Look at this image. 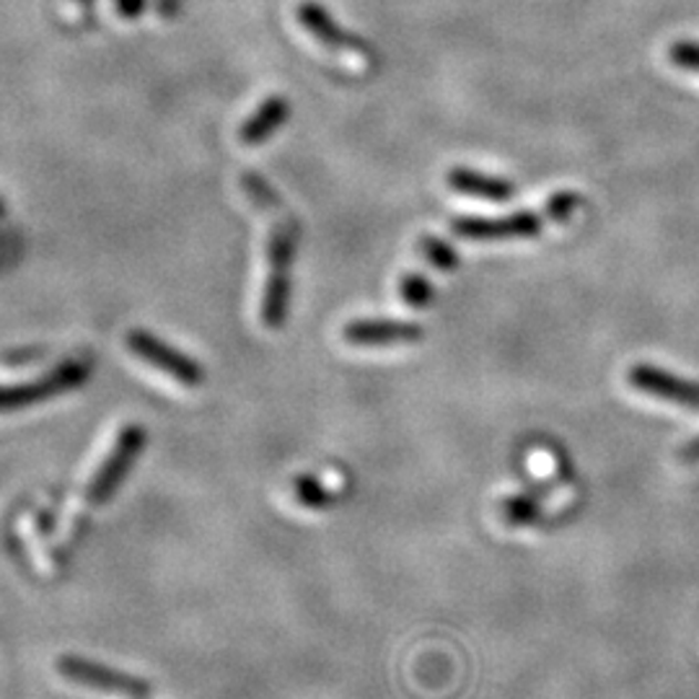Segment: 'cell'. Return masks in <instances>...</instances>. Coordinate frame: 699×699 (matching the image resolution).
<instances>
[{
    "mask_svg": "<svg viewBox=\"0 0 699 699\" xmlns=\"http://www.w3.org/2000/svg\"><path fill=\"white\" fill-rule=\"evenodd\" d=\"M298 244V226L294 220L273 223L267 239V280L263 294V325L267 329H280L286 325L290 304V270H294Z\"/></svg>",
    "mask_w": 699,
    "mask_h": 699,
    "instance_id": "6da1fadb",
    "label": "cell"
},
{
    "mask_svg": "<svg viewBox=\"0 0 699 699\" xmlns=\"http://www.w3.org/2000/svg\"><path fill=\"white\" fill-rule=\"evenodd\" d=\"M91 360L79 358L60 363L55 371L40 376V381L32 383H17V387H0V414L3 412H19L29 407L50 402L52 397L68 394V391L81 389L91 376Z\"/></svg>",
    "mask_w": 699,
    "mask_h": 699,
    "instance_id": "7a4b0ae2",
    "label": "cell"
},
{
    "mask_svg": "<svg viewBox=\"0 0 699 699\" xmlns=\"http://www.w3.org/2000/svg\"><path fill=\"white\" fill-rule=\"evenodd\" d=\"M143 445H145V430L141 425H127L125 430H122L112 453L102 461V466L94 472V477H91L86 495H83V501H81V511L96 508V505H102L106 497L114 495V490L122 485L125 474L133 470L135 459L141 456Z\"/></svg>",
    "mask_w": 699,
    "mask_h": 699,
    "instance_id": "3957f363",
    "label": "cell"
},
{
    "mask_svg": "<svg viewBox=\"0 0 699 699\" xmlns=\"http://www.w3.org/2000/svg\"><path fill=\"white\" fill-rule=\"evenodd\" d=\"M125 342H127V348H130V352H133V356L141 358L143 363L153 366L156 371L166 373L168 379L182 383V387L197 389L205 383L203 366H199L195 358L184 356L182 350L172 348L168 342L158 340L156 335L145 332V329H133V332H127Z\"/></svg>",
    "mask_w": 699,
    "mask_h": 699,
    "instance_id": "277c9868",
    "label": "cell"
},
{
    "mask_svg": "<svg viewBox=\"0 0 699 699\" xmlns=\"http://www.w3.org/2000/svg\"><path fill=\"white\" fill-rule=\"evenodd\" d=\"M544 223H549L544 210H518L505 218H456L451 220V230L470 241H516L536 239Z\"/></svg>",
    "mask_w": 699,
    "mask_h": 699,
    "instance_id": "5b68a950",
    "label": "cell"
},
{
    "mask_svg": "<svg viewBox=\"0 0 699 699\" xmlns=\"http://www.w3.org/2000/svg\"><path fill=\"white\" fill-rule=\"evenodd\" d=\"M627 381L633 389L643 391L648 397H656L660 402L699 412V383L695 381H687L681 376L648 363L633 366V371L627 373Z\"/></svg>",
    "mask_w": 699,
    "mask_h": 699,
    "instance_id": "8992f818",
    "label": "cell"
},
{
    "mask_svg": "<svg viewBox=\"0 0 699 699\" xmlns=\"http://www.w3.org/2000/svg\"><path fill=\"white\" fill-rule=\"evenodd\" d=\"M425 329L412 321L358 319L342 329V337L356 348H391V345H418Z\"/></svg>",
    "mask_w": 699,
    "mask_h": 699,
    "instance_id": "52a82bcc",
    "label": "cell"
},
{
    "mask_svg": "<svg viewBox=\"0 0 699 699\" xmlns=\"http://www.w3.org/2000/svg\"><path fill=\"white\" fill-rule=\"evenodd\" d=\"M296 13H298V21H301V27L306 29V32H309L317 42L325 44L327 50L352 52V55H363V58L373 55L371 48H368V42L360 40V37H352V34L345 32V29L337 24L332 17H329V11L321 3L304 0V3L298 6Z\"/></svg>",
    "mask_w": 699,
    "mask_h": 699,
    "instance_id": "ba28073f",
    "label": "cell"
},
{
    "mask_svg": "<svg viewBox=\"0 0 699 699\" xmlns=\"http://www.w3.org/2000/svg\"><path fill=\"white\" fill-rule=\"evenodd\" d=\"M58 671L63 674L65 679L81 683V687L106 691V695H122V697L148 695V683L137 681L133 679V676L106 671V668L102 666L86 664V660H79V658H60Z\"/></svg>",
    "mask_w": 699,
    "mask_h": 699,
    "instance_id": "9c48e42d",
    "label": "cell"
},
{
    "mask_svg": "<svg viewBox=\"0 0 699 699\" xmlns=\"http://www.w3.org/2000/svg\"><path fill=\"white\" fill-rule=\"evenodd\" d=\"M445 182H449V187L453 192H459V195L490 199V203H508V199L516 195V184L513 182L480 174L466 166H453L449 176H445Z\"/></svg>",
    "mask_w": 699,
    "mask_h": 699,
    "instance_id": "30bf717a",
    "label": "cell"
},
{
    "mask_svg": "<svg viewBox=\"0 0 699 699\" xmlns=\"http://www.w3.org/2000/svg\"><path fill=\"white\" fill-rule=\"evenodd\" d=\"M290 117V104L282 96H270L251 117L241 125L239 141L244 145H259L278 133Z\"/></svg>",
    "mask_w": 699,
    "mask_h": 699,
    "instance_id": "8fae6325",
    "label": "cell"
},
{
    "mask_svg": "<svg viewBox=\"0 0 699 699\" xmlns=\"http://www.w3.org/2000/svg\"><path fill=\"white\" fill-rule=\"evenodd\" d=\"M501 513L508 526H532L542 516V503L536 495H513L505 497Z\"/></svg>",
    "mask_w": 699,
    "mask_h": 699,
    "instance_id": "7c38bea8",
    "label": "cell"
},
{
    "mask_svg": "<svg viewBox=\"0 0 699 699\" xmlns=\"http://www.w3.org/2000/svg\"><path fill=\"white\" fill-rule=\"evenodd\" d=\"M399 294H402V301L412 309H425V306L433 304L435 290L430 286L428 278H422L418 273H407L402 282H399Z\"/></svg>",
    "mask_w": 699,
    "mask_h": 699,
    "instance_id": "4fadbf2b",
    "label": "cell"
},
{
    "mask_svg": "<svg viewBox=\"0 0 699 699\" xmlns=\"http://www.w3.org/2000/svg\"><path fill=\"white\" fill-rule=\"evenodd\" d=\"M420 249H422V255H425L428 263L438 267V270L451 273L459 267L456 249H453L451 244H445L443 239H438V236H422Z\"/></svg>",
    "mask_w": 699,
    "mask_h": 699,
    "instance_id": "5bb4252c",
    "label": "cell"
},
{
    "mask_svg": "<svg viewBox=\"0 0 699 699\" xmlns=\"http://www.w3.org/2000/svg\"><path fill=\"white\" fill-rule=\"evenodd\" d=\"M583 205V197L575 189H559L549 197L547 207H544V215H547L549 223H567L578 213V207Z\"/></svg>",
    "mask_w": 699,
    "mask_h": 699,
    "instance_id": "9a60e30c",
    "label": "cell"
},
{
    "mask_svg": "<svg viewBox=\"0 0 699 699\" xmlns=\"http://www.w3.org/2000/svg\"><path fill=\"white\" fill-rule=\"evenodd\" d=\"M294 493L304 508H327V505H332V493L313 477H298L294 482Z\"/></svg>",
    "mask_w": 699,
    "mask_h": 699,
    "instance_id": "2e32d148",
    "label": "cell"
},
{
    "mask_svg": "<svg viewBox=\"0 0 699 699\" xmlns=\"http://www.w3.org/2000/svg\"><path fill=\"white\" fill-rule=\"evenodd\" d=\"M241 184H244V189H247V195H249V199L255 205H259V207L280 205V197L275 195V189L259 174L247 172V174L241 176Z\"/></svg>",
    "mask_w": 699,
    "mask_h": 699,
    "instance_id": "e0dca14e",
    "label": "cell"
},
{
    "mask_svg": "<svg viewBox=\"0 0 699 699\" xmlns=\"http://www.w3.org/2000/svg\"><path fill=\"white\" fill-rule=\"evenodd\" d=\"M668 58H671V63L676 68H681V71L699 73V42H691V40L674 42L671 50H668Z\"/></svg>",
    "mask_w": 699,
    "mask_h": 699,
    "instance_id": "ac0fdd59",
    "label": "cell"
},
{
    "mask_svg": "<svg viewBox=\"0 0 699 699\" xmlns=\"http://www.w3.org/2000/svg\"><path fill=\"white\" fill-rule=\"evenodd\" d=\"M679 461H683V464H699V435L695 438V441L681 445Z\"/></svg>",
    "mask_w": 699,
    "mask_h": 699,
    "instance_id": "d6986e66",
    "label": "cell"
},
{
    "mask_svg": "<svg viewBox=\"0 0 699 699\" xmlns=\"http://www.w3.org/2000/svg\"><path fill=\"white\" fill-rule=\"evenodd\" d=\"M114 6H117L120 17H137L143 11L145 0H114Z\"/></svg>",
    "mask_w": 699,
    "mask_h": 699,
    "instance_id": "ffe728a7",
    "label": "cell"
},
{
    "mask_svg": "<svg viewBox=\"0 0 699 699\" xmlns=\"http://www.w3.org/2000/svg\"><path fill=\"white\" fill-rule=\"evenodd\" d=\"M0 213H3V199H0Z\"/></svg>",
    "mask_w": 699,
    "mask_h": 699,
    "instance_id": "44dd1931",
    "label": "cell"
}]
</instances>
